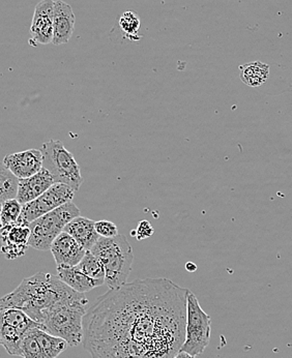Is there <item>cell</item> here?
<instances>
[{"mask_svg": "<svg viewBox=\"0 0 292 358\" xmlns=\"http://www.w3.org/2000/svg\"><path fill=\"white\" fill-rule=\"evenodd\" d=\"M53 176L46 168L43 167L38 173L30 178L19 179L16 199L25 205L34 201L54 185Z\"/></svg>", "mask_w": 292, "mask_h": 358, "instance_id": "13", "label": "cell"}, {"mask_svg": "<svg viewBox=\"0 0 292 358\" xmlns=\"http://www.w3.org/2000/svg\"><path fill=\"white\" fill-rule=\"evenodd\" d=\"M1 223H0V252H1V247H2V236H1Z\"/></svg>", "mask_w": 292, "mask_h": 358, "instance_id": "30", "label": "cell"}, {"mask_svg": "<svg viewBox=\"0 0 292 358\" xmlns=\"http://www.w3.org/2000/svg\"><path fill=\"white\" fill-rule=\"evenodd\" d=\"M77 294L57 275L38 273L25 278L13 292L1 297L0 308H19L39 323L44 310Z\"/></svg>", "mask_w": 292, "mask_h": 358, "instance_id": "2", "label": "cell"}, {"mask_svg": "<svg viewBox=\"0 0 292 358\" xmlns=\"http://www.w3.org/2000/svg\"><path fill=\"white\" fill-rule=\"evenodd\" d=\"M36 329V327H34ZM32 331L26 334L21 344V357L23 358H46L40 344Z\"/></svg>", "mask_w": 292, "mask_h": 358, "instance_id": "24", "label": "cell"}, {"mask_svg": "<svg viewBox=\"0 0 292 358\" xmlns=\"http://www.w3.org/2000/svg\"><path fill=\"white\" fill-rule=\"evenodd\" d=\"M186 269H187L188 271H190V273H194L197 269V266L194 263L188 262L187 264H186Z\"/></svg>", "mask_w": 292, "mask_h": 358, "instance_id": "29", "label": "cell"}, {"mask_svg": "<svg viewBox=\"0 0 292 358\" xmlns=\"http://www.w3.org/2000/svg\"><path fill=\"white\" fill-rule=\"evenodd\" d=\"M155 234L153 226L146 220H142L138 224L137 229L132 231V235H135L138 241H144V239L149 238Z\"/></svg>", "mask_w": 292, "mask_h": 358, "instance_id": "27", "label": "cell"}, {"mask_svg": "<svg viewBox=\"0 0 292 358\" xmlns=\"http://www.w3.org/2000/svg\"><path fill=\"white\" fill-rule=\"evenodd\" d=\"M2 247L1 253L8 260H14L25 256L29 245V225L17 221L12 225L1 228Z\"/></svg>", "mask_w": 292, "mask_h": 358, "instance_id": "9", "label": "cell"}, {"mask_svg": "<svg viewBox=\"0 0 292 358\" xmlns=\"http://www.w3.org/2000/svg\"><path fill=\"white\" fill-rule=\"evenodd\" d=\"M2 163L18 179L30 178L43 168V154L39 150H28L8 155Z\"/></svg>", "mask_w": 292, "mask_h": 358, "instance_id": "12", "label": "cell"}, {"mask_svg": "<svg viewBox=\"0 0 292 358\" xmlns=\"http://www.w3.org/2000/svg\"><path fill=\"white\" fill-rule=\"evenodd\" d=\"M270 66L261 62H249L239 66V77L246 85L259 87L267 82Z\"/></svg>", "mask_w": 292, "mask_h": 358, "instance_id": "18", "label": "cell"}, {"mask_svg": "<svg viewBox=\"0 0 292 358\" xmlns=\"http://www.w3.org/2000/svg\"><path fill=\"white\" fill-rule=\"evenodd\" d=\"M57 277L74 291L82 294L105 284V280L92 279L77 266L57 267Z\"/></svg>", "mask_w": 292, "mask_h": 358, "instance_id": "16", "label": "cell"}, {"mask_svg": "<svg viewBox=\"0 0 292 358\" xmlns=\"http://www.w3.org/2000/svg\"><path fill=\"white\" fill-rule=\"evenodd\" d=\"M50 251L57 267L77 266L86 253V250L64 231L52 243Z\"/></svg>", "mask_w": 292, "mask_h": 358, "instance_id": "11", "label": "cell"}, {"mask_svg": "<svg viewBox=\"0 0 292 358\" xmlns=\"http://www.w3.org/2000/svg\"><path fill=\"white\" fill-rule=\"evenodd\" d=\"M211 319L202 308L193 292L187 297L185 342L181 350L196 357L207 348L211 336Z\"/></svg>", "mask_w": 292, "mask_h": 358, "instance_id": "7", "label": "cell"}, {"mask_svg": "<svg viewBox=\"0 0 292 358\" xmlns=\"http://www.w3.org/2000/svg\"><path fill=\"white\" fill-rule=\"evenodd\" d=\"M32 333L36 336L46 358L58 357L69 347L68 342L64 338L50 334L47 331H43L41 327L32 329Z\"/></svg>", "mask_w": 292, "mask_h": 358, "instance_id": "17", "label": "cell"}, {"mask_svg": "<svg viewBox=\"0 0 292 358\" xmlns=\"http://www.w3.org/2000/svg\"><path fill=\"white\" fill-rule=\"evenodd\" d=\"M95 229L99 236L105 238H111L118 235V226L113 222L107 221V220L95 222Z\"/></svg>", "mask_w": 292, "mask_h": 358, "instance_id": "26", "label": "cell"}, {"mask_svg": "<svg viewBox=\"0 0 292 358\" xmlns=\"http://www.w3.org/2000/svg\"><path fill=\"white\" fill-rule=\"evenodd\" d=\"M30 319L23 310L15 308H0V324L18 327Z\"/></svg>", "mask_w": 292, "mask_h": 358, "instance_id": "23", "label": "cell"}, {"mask_svg": "<svg viewBox=\"0 0 292 358\" xmlns=\"http://www.w3.org/2000/svg\"><path fill=\"white\" fill-rule=\"evenodd\" d=\"M19 179L0 162V204L17 196Z\"/></svg>", "mask_w": 292, "mask_h": 358, "instance_id": "20", "label": "cell"}, {"mask_svg": "<svg viewBox=\"0 0 292 358\" xmlns=\"http://www.w3.org/2000/svg\"><path fill=\"white\" fill-rule=\"evenodd\" d=\"M172 358H195V357H192V355H188L187 352H183V351H179Z\"/></svg>", "mask_w": 292, "mask_h": 358, "instance_id": "28", "label": "cell"}, {"mask_svg": "<svg viewBox=\"0 0 292 358\" xmlns=\"http://www.w3.org/2000/svg\"><path fill=\"white\" fill-rule=\"evenodd\" d=\"M75 28V14L72 6L62 0L54 2L53 40L55 46L67 44L72 38Z\"/></svg>", "mask_w": 292, "mask_h": 358, "instance_id": "14", "label": "cell"}, {"mask_svg": "<svg viewBox=\"0 0 292 358\" xmlns=\"http://www.w3.org/2000/svg\"><path fill=\"white\" fill-rule=\"evenodd\" d=\"M88 299L82 293L56 303L42 313L39 323L43 331L64 338L69 346L76 347L83 342V320Z\"/></svg>", "mask_w": 292, "mask_h": 358, "instance_id": "3", "label": "cell"}, {"mask_svg": "<svg viewBox=\"0 0 292 358\" xmlns=\"http://www.w3.org/2000/svg\"><path fill=\"white\" fill-rule=\"evenodd\" d=\"M189 291L162 278L108 291L84 316V347L92 358H172L185 342Z\"/></svg>", "mask_w": 292, "mask_h": 358, "instance_id": "1", "label": "cell"}, {"mask_svg": "<svg viewBox=\"0 0 292 358\" xmlns=\"http://www.w3.org/2000/svg\"><path fill=\"white\" fill-rule=\"evenodd\" d=\"M41 152L43 154V167L53 176L55 182L64 183L77 192L83 183L79 164L72 152L64 148V143L58 140H50L43 144Z\"/></svg>", "mask_w": 292, "mask_h": 358, "instance_id": "6", "label": "cell"}, {"mask_svg": "<svg viewBox=\"0 0 292 358\" xmlns=\"http://www.w3.org/2000/svg\"><path fill=\"white\" fill-rule=\"evenodd\" d=\"M120 26L130 38H136L140 29V18L133 10L123 13L120 19Z\"/></svg>", "mask_w": 292, "mask_h": 358, "instance_id": "25", "label": "cell"}, {"mask_svg": "<svg viewBox=\"0 0 292 358\" xmlns=\"http://www.w3.org/2000/svg\"><path fill=\"white\" fill-rule=\"evenodd\" d=\"M80 209L73 201L62 205L29 224L30 237L28 245L39 251H49L56 237L64 232V227L75 217Z\"/></svg>", "mask_w": 292, "mask_h": 358, "instance_id": "5", "label": "cell"}, {"mask_svg": "<svg viewBox=\"0 0 292 358\" xmlns=\"http://www.w3.org/2000/svg\"><path fill=\"white\" fill-rule=\"evenodd\" d=\"M54 2L53 0H42L36 4L30 34L38 44H51L53 40Z\"/></svg>", "mask_w": 292, "mask_h": 358, "instance_id": "10", "label": "cell"}, {"mask_svg": "<svg viewBox=\"0 0 292 358\" xmlns=\"http://www.w3.org/2000/svg\"><path fill=\"white\" fill-rule=\"evenodd\" d=\"M92 253L101 261L105 269V284L109 290L127 284L133 265V249L127 237L118 234L111 238L99 237Z\"/></svg>", "mask_w": 292, "mask_h": 358, "instance_id": "4", "label": "cell"}, {"mask_svg": "<svg viewBox=\"0 0 292 358\" xmlns=\"http://www.w3.org/2000/svg\"><path fill=\"white\" fill-rule=\"evenodd\" d=\"M64 231L70 234L86 251L92 250L99 239V235L95 229V221L80 215L72 220Z\"/></svg>", "mask_w": 292, "mask_h": 358, "instance_id": "15", "label": "cell"}, {"mask_svg": "<svg viewBox=\"0 0 292 358\" xmlns=\"http://www.w3.org/2000/svg\"><path fill=\"white\" fill-rule=\"evenodd\" d=\"M76 192L64 183L56 182L34 201L22 205V211L18 221L29 225L42 215L58 208L62 205L73 201Z\"/></svg>", "mask_w": 292, "mask_h": 358, "instance_id": "8", "label": "cell"}, {"mask_svg": "<svg viewBox=\"0 0 292 358\" xmlns=\"http://www.w3.org/2000/svg\"><path fill=\"white\" fill-rule=\"evenodd\" d=\"M21 211H22V204L19 203L16 198L4 201L1 204V211H0V223L2 227L16 223L20 217Z\"/></svg>", "mask_w": 292, "mask_h": 358, "instance_id": "22", "label": "cell"}, {"mask_svg": "<svg viewBox=\"0 0 292 358\" xmlns=\"http://www.w3.org/2000/svg\"><path fill=\"white\" fill-rule=\"evenodd\" d=\"M78 268L88 277L95 280H105V269L99 259L92 253L90 250L86 251L82 260L77 265Z\"/></svg>", "mask_w": 292, "mask_h": 358, "instance_id": "21", "label": "cell"}, {"mask_svg": "<svg viewBox=\"0 0 292 358\" xmlns=\"http://www.w3.org/2000/svg\"><path fill=\"white\" fill-rule=\"evenodd\" d=\"M23 338L17 327L0 324V346L6 349V352L13 357H21V344Z\"/></svg>", "mask_w": 292, "mask_h": 358, "instance_id": "19", "label": "cell"}]
</instances>
